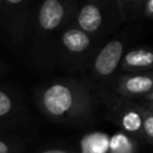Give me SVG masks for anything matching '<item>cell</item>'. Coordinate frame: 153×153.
<instances>
[{"label":"cell","instance_id":"cell-10","mask_svg":"<svg viewBox=\"0 0 153 153\" xmlns=\"http://www.w3.org/2000/svg\"><path fill=\"white\" fill-rule=\"evenodd\" d=\"M121 24L140 19H152L153 0H114Z\"/></svg>","mask_w":153,"mask_h":153},{"label":"cell","instance_id":"cell-9","mask_svg":"<svg viewBox=\"0 0 153 153\" xmlns=\"http://www.w3.org/2000/svg\"><path fill=\"white\" fill-rule=\"evenodd\" d=\"M153 53L147 47L128 48L118 65V73H146L152 72Z\"/></svg>","mask_w":153,"mask_h":153},{"label":"cell","instance_id":"cell-5","mask_svg":"<svg viewBox=\"0 0 153 153\" xmlns=\"http://www.w3.org/2000/svg\"><path fill=\"white\" fill-rule=\"evenodd\" d=\"M121 24L114 0H88L80 2L69 23L88 36L103 41Z\"/></svg>","mask_w":153,"mask_h":153},{"label":"cell","instance_id":"cell-8","mask_svg":"<svg viewBox=\"0 0 153 153\" xmlns=\"http://www.w3.org/2000/svg\"><path fill=\"white\" fill-rule=\"evenodd\" d=\"M99 87L124 99L153 104L152 72L118 73Z\"/></svg>","mask_w":153,"mask_h":153},{"label":"cell","instance_id":"cell-12","mask_svg":"<svg viewBox=\"0 0 153 153\" xmlns=\"http://www.w3.org/2000/svg\"><path fill=\"white\" fill-rule=\"evenodd\" d=\"M109 136L104 131H91L85 134L79 142L76 153H108Z\"/></svg>","mask_w":153,"mask_h":153},{"label":"cell","instance_id":"cell-14","mask_svg":"<svg viewBox=\"0 0 153 153\" xmlns=\"http://www.w3.org/2000/svg\"><path fill=\"white\" fill-rule=\"evenodd\" d=\"M140 115L143 142L151 146L153 143V104L140 102Z\"/></svg>","mask_w":153,"mask_h":153},{"label":"cell","instance_id":"cell-7","mask_svg":"<svg viewBox=\"0 0 153 153\" xmlns=\"http://www.w3.org/2000/svg\"><path fill=\"white\" fill-rule=\"evenodd\" d=\"M32 11L33 1L0 0V30L19 49L26 44Z\"/></svg>","mask_w":153,"mask_h":153},{"label":"cell","instance_id":"cell-11","mask_svg":"<svg viewBox=\"0 0 153 153\" xmlns=\"http://www.w3.org/2000/svg\"><path fill=\"white\" fill-rule=\"evenodd\" d=\"M23 117V106L13 93L0 87V131L4 128L18 126Z\"/></svg>","mask_w":153,"mask_h":153},{"label":"cell","instance_id":"cell-2","mask_svg":"<svg viewBox=\"0 0 153 153\" xmlns=\"http://www.w3.org/2000/svg\"><path fill=\"white\" fill-rule=\"evenodd\" d=\"M75 0L35 1L26 44L29 54L38 68L54 67L56 41L69 25L78 7Z\"/></svg>","mask_w":153,"mask_h":153},{"label":"cell","instance_id":"cell-17","mask_svg":"<svg viewBox=\"0 0 153 153\" xmlns=\"http://www.w3.org/2000/svg\"><path fill=\"white\" fill-rule=\"evenodd\" d=\"M10 71H11L10 66H8L7 63H5V62L0 61V76H1V75H4V74H6V73H8Z\"/></svg>","mask_w":153,"mask_h":153},{"label":"cell","instance_id":"cell-13","mask_svg":"<svg viewBox=\"0 0 153 153\" xmlns=\"http://www.w3.org/2000/svg\"><path fill=\"white\" fill-rule=\"evenodd\" d=\"M139 141L130 135L118 130L109 136L108 153H137Z\"/></svg>","mask_w":153,"mask_h":153},{"label":"cell","instance_id":"cell-6","mask_svg":"<svg viewBox=\"0 0 153 153\" xmlns=\"http://www.w3.org/2000/svg\"><path fill=\"white\" fill-rule=\"evenodd\" d=\"M93 93L105 108V117L116 124L121 131L130 135L139 142H143L141 130L140 102L117 97L104 88H96Z\"/></svg>","mask_w":153,"mask_h":153},{"label":"cell","instance_id":"cell-1","mask_svg":"<svg viewBox=\"0 0 153 153\" xmlns=\"http://www.w3.org/2000/svg\"><path fill=\"white\" fill-rule=\"evenodd\" d=\"M41 114L61 124H84L94 120L98 100L80 78L63 76L42 84L35 92Z\"/></svg>","mask_w":153,"mask_h":153},{"label":"cell","instance_id":"cell-3","mask_svg":"<svg viewBox=\"0 0 153 153\" xmlns=\"http://www.w3.org/2000/svg\"><path fill=\"white\" fill-rule=\"evenodd\" d=\"M102 42L68 25L61 31L56 41L54 67L68 73H81Z\"/></svg>","mask_w":153,"mask_h":153},{"label":"cell","instance_id":"cell-16","mask_svg":"<svg viewBox=\"0 0 153 153\" xmlns=\"http://www.w3.org/2000/svg\"><path fill=\"white\" fill-rule=\"evenodd\" d=\"M36 153H76V151L73 148H69V147H65V146H55V147L41 149Z\"/></svg>","mask_w":153,"mask_h":153},{"label":"cell","instance_id":"cell-4","mask_svg":"<svg viewBox=\"0 0 153 153\" xmlns=\"http://www.w3.org/2000/svg\"><path fill=\"white\" fill-rule=\"evenodd\" d=\"M130 41L128 31H120L96 50L87 66L81 72L82 80L93 91L104 85L112 76L117 74L118 65Z\"/></svg>","mask_w":153,"mask_h":153},{"label":"cell","instance_id":"cell-15","mask_svg":"<svg viewBox=\"0 0 153 153\" xmlns=\"http://www.w3.org/2000/svg\"><path fill=\"white\" fill-rule=\"evenodd\" d=\"M25 146L26 141L0 131V153H22Z\"/></svg>","mask_w":153,"mask_h":153}]
</instances>
